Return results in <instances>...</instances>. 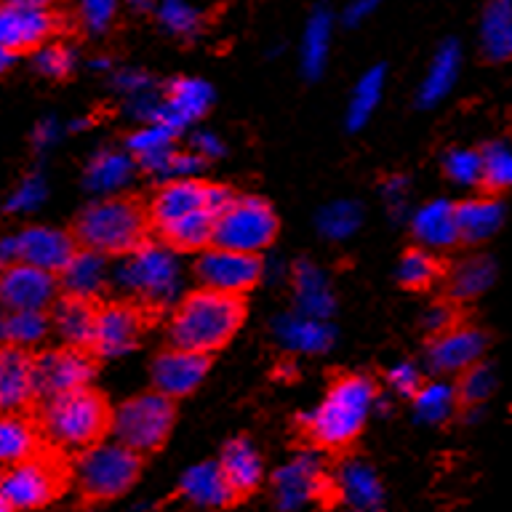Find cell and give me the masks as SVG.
Instances as JSON below:
<instances>
[{"label":"cell","mask_w":512,"mask_h":512,"mask_svg":"<svg viewBox=\"0 0 512 512\" xmlns=\"http://www.w3.org/2000/svg\"><path fill=\"white\" fill-rule=\"evenodd\" d=\"M14 59H16V54H11V51H6V48H0V75H3V72H6L11 64H14Z\"/></svg>","instance_id":"6125c7cd"},{"label":"cell","mask_w":512,"mask_h":512,"mask_svg":"<svg viewBox=\"0 0 512 512\" xmlns=\"http://www.w3.org/2000/svg\"><path fill=\"white\" fill-rule=\"evenodd\" d=\"M208 366H211V360H208L206 352L171 344L152 363V384H155V390H160L168 398H184L203 384Z\"/></svg>","instance_id":"e0dca14e"},{"label":"cell","mask_w":512,"mask_h":512,"mask_svg":"<svg viewBox=\"0 0 512 512\" xmlns=\"http://www.w3.org/2000/svg\"><path fill=\"white\" fill-rule=\"evenodd\" d=\"M27 347L0 342V414H19L38 400Z\"/></svg>","instance_id":"ffe728a7"},{"label":"cell","mask_w":512,"mask_h":512,"mask_svg":"<svg viewBox=\"0 0 512 512\" xmlns=\"http://www.w3.org/2000/svg\"><path fill=\"white\" fill-rule=\"evenodd\" d=\"M64 30V16L48 6H3L0 3V48L30 54Z\"/></svg>","instance_id":"5bb4252c"},{"label":"cell","mask_w":512,"mask_h":512,"mask_svg":"<svg viewBox=\"0 0 512 512\" xmlns=\"http://www.w3.org/2000/svg\"><path fill=\"white\" fill-rule=\"evenodd\" d=\"M110 280V259L94 248H78L70 264L59 272V286L64 294L83 296V299H96Z\"/></svg>","instance_id":"484cf974"},{"label":"cell","mask_w":512,"mask_h":512,"mask_svg":"<svg viewBox=\"0 0 512 512\" xmlns=\"http://www.w3.org/2000/svg\"><path fill=\"white\" fill-rule=\"evenodd\" d=\"M144 318L142 312L126 302L107 304L96 312V331L91 352L96 358H123L142 339Z\"/></svg>","instance_id":"2e32d148"},{"label":"cell","mask_w":512,"mask_h":512,"mask_svg":"<svg viewBox=\"0 0 512 512\" xmlns=\"http://www.w3.org/2000/svg\"><path fill=\"white\" fill-rule=\"evenodd\" d=\"M411 232L430 251H448V248L459 246L462 235H459V222H456V203L438 198L416 208L414 219H411Z\"/></svg>","instance_id":"cb8c5ba5"},{"label":"cell","mask_w":512,"mask_h":512,"mask_svg":"<svg viewBox=\"0 0 512 512\" xmlns=\"http://www.w3.org/2000/svg\"><path fill=\"white\" fill-rule=\"evenodd\" d=\"M150 230V214L136 200L104 198L83 208L75 222V240L107 256H123L142 246Z\"/></svg>","instance_id":"8992f818"},{"label":"cell","mask_w":512,"mask_h":512,"mask_svg":"<svg viewBox=\"0 0 512 512\" xmlns=\"http://www.w3.org/2000/svg\"><path fill=\"white\" fill-rule=\"evenodd\" d=\"M70 483L72 467H64L54 454L38 451L3 470L0 494L11 510H38L59 499Z\"/></svg>","instance_id":"ba28073f"},{"label":"cell","mask_w":512,"mask_h":512,"mask_svg":"<svg viewBox=\"0 0 512 512\" xmlns=\"http://www.w3.org/2000/svg\"><path fill=\"white\" fill-rule=\"evenodd\" d=\"M246 320V304L238 294L198 288L179 302L168 323V339L176 347L195 352L222 350Z\"/></svg>","instance_id":"7a4b0ae2"},{"label":"cell","mask_w":512,"mask_h":512,"mask_svg":"<svg viewBox=\"0 0 512 512\" xmlns=\"http://www.w3.org/2000/svg\"><path fill=\"white\" fill-rule=\"evenodd\" d=\"M504 219H507V208L494 192L464 200L456 206L459 235H462V243H470V246H478V243L494 238L496 232L502 230Z\"/></svg>","instance_id":"83f0119b"},{"label":"cell","mask_w":512,"mask_h":512,"mask_svg":"<svg viewBox=\"0 0 512 512\" xmlns=\"http://www.w3.org/2000/svg\"><path fill=\"white\" fill-rule=\"evenodd\" d=\"M56 136H59V123L54 118H48L43 123H38L35 134H32V142H35L38 150H46V147H51L56 142Z\"/></svg>","instance_id":"6f0895ef"},{"label":"cell","mask_w":512,"mask_h":512,"mask_svg":"<svg viewBox=\"0 0 512 512\" xmlns=\"http://www.w3.org/2000/svg\"><path fill=\"white\" fill-rule=\"evenodd\" d=\"M190 147L198 155H203L206 160H214V158H222L224 155V144L222 139L216 134H211V131H195L190 139Z\"/></svg>","instance_id":"11a10c76"},{"label":"cell","mask_w":512,"mask_h":512,"mask_svg":"<svg viewBox=\"0 0 512 512\" xmlns=\"http://www.w3.org/2000/svg\"><path fill=\"white\" fill-rule=\"evenodd\" d=\"M35 371V392L38 398H54L62 392L80 390L94 382L96 358L83 347L64 344L62 350H48L35 355L32 360Z\"/></svg>","instance_id":"4fadbf2b"},{"label":"cell","mask_w":512,"mask_h":512,"mask_svg":"<svg viewBox=\"0 0 512 512\" xmlns=\"http://www.w3.org/2000/svg\"><path fill=\"white\" fill-rule=\"evenodd\" d=\"M195 275L200 286L243 296L264 278V259L259 254H246L211 243V248L198 256Z\"/></svg>","instance_id":"7c38bea8"},{"label":"cell","mask_w":512,"mask_h":512,"mask_svg":"<svg viewBox=\"0 0 512 512\" xmlns=\"http://www.w3.org/2000/svg\"><path fill=\"white\" fill-rule=\"evenodd\" d=\"M75 251H78V240L72 232L43 227V224H32L16 232V262L35 264L54 275H59L70 264Z\"/></svg>","instance_id":"d6986e66"},{"label":"cell","mask_w":512,"mask_h":512,"mask_svg":"<svg viewBox=\"0 0 512 512\" xmlns=\"http://www.w3.org/2000/svg\"><path fill=\"white\" fill-rule=\"evenodd\" d=\"M142 472V454L128 448L120 440L94 443L83 448L72 464V486L78 491L80 502L99 504L118 499L131 491Z\"/></svg>","instance_id":"5b68a950"},{"label":"cell","mask_w":512,"mask_h":512,"mask_svg":"<svg viewBox=\"0 0 512 512\" xmlns=\"http://www.w3.org/2000/svg\"><path fill=\"white\" fill-rule=\"evenodd\" d=\"M3 6H48L51 0H0Z\"/></svg>","instance_id":"94428289"},{"label":"cell","mask_w":512,"mask_h":512,"mask_svg":"<svg viewBox=\"0 0 512 512\" xmlns=\"http://www.w3.org/2000/svg\"><path fill=\"white\" fill-rule=\"evenodd\" d=\"M360 222H363V211L355 200H336L320 211L315 224L326 240H347L358 232Z\"/></svg>","instance_id":"60d3db41"},{"label":"cell","mask_w":512,"mask_h":512,"mask_svg":"<svg viewBox=\"0 0 512 512\" xmlns=\"http://www.w3.org/2000/svg\"><path fill=\"white\" fill-rule=\"evenodd\" d=\"M112 286L128 299L147 304L174 302L182 291V264L168 243H142L120 256L112 270Z\"/></svg>","instance_id":"52a82bcc"},{"label":"cell","mask_w":512,"mask_h":512,"mask_svg":"<svg viewBox=\"0 0 512 512\" xmlns=\"http://www.w3.org/2000/svg\"><path fill=\"white\" fill-rule=\"evenodd\" d=\"M128 3H131V8L139 11V14H150L152 8H155V0H128Z\"/></svg>","instance_id":"91938a15"},{"label":"cell","mask_w":512,"mask_h":512,"mask_svg":"<svg viewBox=\"0 0 512 512\" xmlns=\"http://www.w3.org/2000/svg\"><path fill=\"white\" fill-rule=\"evenodd\" d=\"M43 435H40L38 422H32L19 414H0V467L22 462L27 456L43 451Z\"/></svg>","instance_id":"d6a6232c"},{"label":"cell","mask_w":512,"mask_h":512,"mask_svg":"<svg viewBox=\"0 0 512 512\" xmlns=\"http://www.w3.org/2000/svg\"><path fill=\"white\" fill-rule=\"evenodd\" d=\"M174 139L176 131H171L168 126L152 120V123H144L139 131L126 139V150L131 152L139 163L142 171H147L150 176L166 182L168 179V168H171V160H174Z\"/></svg>","instance_id":"603a6c76"},{"label":"cell","mask_w":512,"mask_h":512,"mask_svg":"<svg viewBox=\"0 0 512 512\" xmlns=\"http://www.w3.org/2000/svg\"><path fill=\"white\" fill-rule=\"evenodd\" d=\"M3 470H6V467H0V478H3Z\"/></svg>","instance_id":"03108f58"},{"label":"cell","mask_w":512,"mask_h":512,"mask_svg":"<svg viewBox=\"0 0 512 512\" xmlns=\"http://www.w3.org/2000/svg\"><path fill=\"white\" fill-rule=\"evenodd\" d=\"M235 192L200 179H168L150 203V224L176 251H198L214 243L216 216Z\"/></svg>","instance_id":"6da1fadb"},{"label":"cell","mask_w":512,"mask_h":512,"mask_svg":"<svg viewBox=\"0 0 512 512\" xmlns=\"http://www.w3.org/2000/svg\"><path fill=\"white\" fill-rule=\"evenodd\" d=\"M496 382H499L496 368L486 360H478L475 366L462 371L459 384H456L462 406H483V403H488V398L496 392Z\"/></svg>","instance_id":"7bdbcfd3"},{"label":"cell","mask_w":512,"mask_h":512,"mask_svg":"<svg viewBox=\"0 0 512 512\" xmlns=\"http://www.w3.org/2000/svg\"><path fill=\"white\" fill-rule=\"evenodd\" d=\"M459 70H462V48L456 40H446L438 48V54L432 59L430 70L419 86V96H416L419 107H435L438 102H443L454 91Z\"/></svg>","instance_id":"1f68e13d"},{"label":"cell","mask_w":512,"mask_h":512,"mask_svg":"<svg viewBox=\"0 0 512 512\" xmlns=\"http://www.w3.org/2000/svg\"><path fill=\"white\" fill-rule=\"evenodd\" d=\"M211 99H214V91H211L206 80L176 78L166 88V96L160 99L155 120L176 131V134H182L190 123L206 115L208 107H211Z\"/></svg>","instance_id":"44dd1931"},{"label":"cell","mask_w":512,"mask_h":512,"mask_svg":"<svg viewBox=\"0 0 512 512\" xmlns=\"http://www.w3.org/2000/svg\"><path fill=\"white\" fill-rule=\"evenodd\" d=\"M6 318L8 310L6 307H0V342H6Z\"/></svg>","instance_id":"be15d7a7"},{"label":"cell","mask_w":512,"mask_h":512,"mask_svg":"<svg viewBox=\"0 0 512 512\" xmlns=\"http://www.w3.org/2000/svg\"><path fill=\"white\" fill-rule=\"evenodd\" d=\"M496 262L488 254H472L456 264L448 275V296L456 302L478 299L494 286Z\"/></svg>","instance_id":"e575fe53"},{"label":"cell","mask_w":512,"mask_h":512,"mask_svg":"<svg viewBox=\"0 0 512 512\" xmlns=\"http://www.w3.org/2000/svg\"><path fill=\"white\" fill-rule=\"evenodd\" d=\"M440 278V264L432 256L430 248H408L406 254L400 256L398 264V280L400 286L411 288V291H422L430 288Z\"/></svg>","instance_id":"b9f144b4"},{"label":"cell","mask_w":512,"mask_h":512,"mask_svg":"<svg viewBox=\"0 0 512 512\" xmlns=\"http://www.w3.org/2000/svg\"><path fill=\"white\" fill-rule=\"evenodd\" d=\"M112 411L99 392L80 387L46 398L38 414L40 435L56 451H83L110 430Z\"/></svg>","instance_id":"277c9868"},{"label":"cell","mask_w":512,"mask_h":512,"mask_svg":"<svg viewBox=\"0 0 512 512\" xmlns=\"http://www.w3.org/2000/svg\"><path fill=\"white\" fill-rule=\"evenodd\" d=\"M179 494L190 504H195V507H208V510L238 502L219 462H200L190 467L182 475Z\"/></svg>","instance_id":"f1b7e54d"},{"label":"cell","mask_w":512,"mask_h":512,"mask_svg":"<svg viewBox=\"0 0 512 512\" xmlns=\"http://www.w3.org/2000/svg\"><path fill=\"white\" fill-rule=\"evenodd\" d=\"M483 187L488 192L512 190V142L510 139H494L483 147Z\"/></svg>","instance_id":"ab89813d"},{"label":"cell","mask_w":512,"mask_h":512,"mask_svg":"<svg viewBox=\"0 0 512 512\" xmlns=\"http://www.w3.org/2000/svg\"><path fill=\"white\" fill-rule=\"evenodd\" d=\"M384 91V67L382 64H376L371 70H366L360 75L358 86L352 91L350 107H347V128L350 131H360V128H366V123L374 115L376 104L382 99Z\"/></svg>","instance_id":"f35d334b"},{"label":"cell","mask_w":512,"mask_h":512,"mask_svg":"<svg viewBox=\"0 0 512 512\" xmlns=\"http://www.w3.org/2000/svg\"><path fill=\"white\" fill-rule=\"evenodd\" d=\"M118 0H78V19L88 32L102 35L112 27Z\"/></svg>","instance_id":"681fc988"},{"label":"cell","mask_w":512,"mask_h":512,"mask_svg":"<svg viewBox=\"0 0 512 512\" xmlns=\"http://www.w3.org/2000/svg\"><path fill=\"white\" fill-rule=\"evenodd\" d=\"M275 342L296 355H323L334 347L336 331L323 318H312L296 310L294 315H283L272 323Z\"/></svg>","instance_id":"7402d4cb"},{"label":"cell","mask_w":512,"mask_h":512,"mask_svg":"<svg viewBox=\"0 0 512 512\" xmlns=\"http://www.w3.org/2000/svg\"><path fill=\"white\" fill-rule=\"evenodd\" d=\"M291 283H294L296 310L312 318L328 320L336 312V294L331 280L318 264L302 259L291 267Z\"/></svg>","instance_id":"4316f807"},{"label":"cell","mask_w":512,"mask_h":512,"mask_svg":"<svg viewBox=\"0 0 512 512\" xmlns=\"http://www.w3.org/2000/svg\"><path fill=\"white\" fill-rule=\"evenodd\" d=\"M451 326H456V312L448 307V304H435L430 307V312L424 315V328L430 331L432 336L443 334Z\"/></svg>","instance_id":"f5cc1de1"},{"label":"cell","mask_w":512,"mask_h":512,"mask_svg":"<svg viewBox=\"0 0 512 512\" xmlns=\"http://www.w3.org/2000/svg\"><path fill=\"white\" fill-rule=\"evenodd\" d=\"M443 171L459 187H478L483 184V152L470 147L448 150L443 158Z\"/></svg>","instance_id":"f6af8a7d"},{"label":"cell","mask_w":512,"mask_h":512,"mask_svg":"<svg viewBox=\"0 0 512 512\" xmlns=\"http://www.w3.org/2000/svg\"><path fill=\"white\" fill-rule=\"evenodd\" d=\"M278 235V216L267 200L256 195H235L219 211L214 227V246L235 248L246 254H262Z\"/></svg>","instance_id":"30bf717a"},{"label":"cell","mask_w":512,"mask_h":512,"mask_svg":"<svg viewBox=\"0 0 512 512\" xmlns=\"http://www.w3.org/2000/svg\"><path fill=\"white\" fill-rule=\"evenodd\" d=\"M222 464L227 483H230L235 499H246L262 486L264 478V462L256 446L248 438H235L230 440L222 451Z\"/></svg>","instance_id":"4dcf8cb0"},{"label":"cell","mask_w":512,"mask_h":512,"mask_svg":"<svg viewBox=\"0 0 512 512\" xmlns=\"http://www.w3.org/2000/svg\"><path fill=\"white\" fill-rule=\"evenodd\" d=\"M512 0H488L480 22V46L491 62L510 59Z\"/></svg>","instance_id":"d590c367"},{"label":"cell","mask_w":512,"mask_h":512,"mask_svg":"<svg viewBox=\"0 0 512 512\" xmlns=\"http://www.w3.org/2000/svg\"><path fill=\"white\" fill-rule=\"evenodd\" d=\"M136 168H139V163H136V158L131 155V152H120V150L96 152L86 166V187L91 192L112 195V192L123 190V187L134 179Z\"/></svg>","instance_id":"836d02e7"},{"label":"cell","mask_w":512,"mask_h":512,"mask_svg":"<svg viewBox=\"0 0 512 512\" xmlns=\"http://www.w3.org/2000/svg\"><path fill=\"white\" fill-rule=\"evenodd\" d=\"M115 86L128 96L147 94V91L152 88V78L142 70H126V72H120L118 78H115Z\"/></svg>","instance_id":"db71d44e"},{"label":"cell","mask_w":512,"mask_h":512,"mask_svg":"<svg viewBox=\"0 0 512 512\" xmlns=\"http://www.w3.org/2000/svg\"><path fill=\"white\" fill-rule=\"evenodd\" d=\"M376 408V384L368 376H342L331 384L326 398L304 416V432L315 446L342 451L358 438Z\"/></svg>","instance_id":"3957f363"},{"label":"cell","mask_w":512,"mask_h":512,"mask_svg":"<svg viewBox=\"0 0 512 512\" xmlns=\"http://www.w3.org/2000/svg\"><path fill=\"white\" fill-rule=\"evenodd\" d=\"M8 510H11V507H8V502L3 499V494H0V512H8Z\"/></svg>","instance_id":"e7e4bbea"},{"label":"cell","mask_w":512,"mask_h":512,"mask_svg":"<svg viewBox=\"0 0 512 512\" xmlns=\"http://www.w3.org/2000/svg\"><path fill=\"white\" fill-rule=\"evenodd\" d=\"M174 422V398H168L160 390H152L120 403L112 411L110 432L112 438L126 443L139 454H152L166 443L174 430Z\"/></svg>","instance_id":"9c48e42d"},{"label":"cell","mask_w":512,"mask_h":512,"mask_svg":"<svg viewBox=\"0 0 512 512\" xmlns=\"http://www.w3.org/2000/svg\"><path fill=\"white\" fill-rule=\"evenodd\" d=\"M376 3H379V0H352L350 6H347V11H344V22L350 24V27L366 22V16L374 11Z\"/></svg>","instance_id":"680465c9"},{"label":"cell","mask_w":512,"mask_h":512,"mask_svg":"<svg viewBox=\"0 0 512 512\" xmlns=\"http://www.w3.org/2000/svg\"><path fill=\"white\" fill-rule=\"evenodd\" d=\"M96 312H99V307L94 304V299L64 294L62 299H56L51 304V326H54V331L64 344L91 350L96 331Z\"/></svg>","instance_id":"d4e9b609"},{"label":"cell","mask_w":512,"mask_h":512,"mask_svg":"<svg viewBox=\"0 0 512 512\" xmlns=\"http://www.w3.org/2000/svg\"><path fill=\"white\" fill-rule=\"evenodd\" d=\"M158 19L171 35H179V38H190L200 30V14L182 0H166L158 8Z\"/></svg>","instance_id":"bcb514c9"},{"label":"cell","mask_w":512,"mask_h":512,"mask_svg":"<svg viewBox=\"0 0 512 512\" xmlns=\"http://www.w3.org/2000/svg\"><path fill=\"white\" fill-rule=\"evenodd\" d=\"M35 67L43 72L46 78H67L75 67V54L62 43H51V46H40L35 51Z\"/></svg>","instance_id":"7dc6e473"},{"label":"cell","mask_w":512,"mask_h":512,"mask_svg":"<svg viewBox=\"0 0 512 512\" xmlns=\"http://www.w3.org/2000/svg\"><path fill=\"white\" fill-rule=\"evenodd\" d=\"M59 275L35 264L14 262L0 270V307L14 310H51L59 299Z\"/></svg>","instance_id":"9a60e30c"},{"label":"cell","mask_w":512,"mask_h":512,"mask_svg":"<svg viewBox=\"0 0 512 512\" xmlns=\"http://www.w3.org/2000/svg\"><path fill=\"white\" fill-rule=\"evenodd\" d=\"M43 200H46V182L38 174L24 176L19 187L11 192V198L6 200V211L8 214H27V211H35Z\"/></svg>","instance_id":"c3c4849f"},{"label":"cell","mask_w":512,"mask_h":512,"mask_svg":"<svg viewBox=\"0 0 512 512\" xmlns=\"http://www.w3.org/2000/svg\"><path fill=\"white\" fill-rule=\"evenodd\" d=\"M387 384L392 392H398L403 398H414L422 387V374L414 363H398L387 371Z\"/></svg>","instance_id":"f907efd6"},{"label":"cell","mask_w":512,"mask_h":512,"mask_svg":"<svg viewBox=\"0 0 512 512\" xmlns=\"http://www.w3.org/2000/svg\"><path fill=\"white\" fill-rule=\"evenodd\" d=\"M334 494V478H328L318 454H296L272 475V502L278 510H302Z\"/></svg>","instance_id":"8fae6325"},{"label":"cell","mask_w":512,"mask_h":512,"mask_svg":"<svg viewBox=\"0 0 512 512\" xmlns=\"http://www.w3.org/2000/svg\"><path fill=\"white\" fill-rule=\"evenodd\" d=\"M334 494L355 510H379L384 502V488L376 472L360 459H347L334 475Z\"/></svg>","instance_id":"f546056e"},{"label":"cell","mask_w":512,"mask_h":512,"mask_svg":"<svg viewBox=\"0 0 512 512\" xmlns=\"http://www.w3.org/2000/svg\"><path fill=\"white\" fill-rule=\"evenodd\" d=\"M203 168H206V158L203 155H198L195 150H176L174 160H171V168H168V179H198Z\"/></svg>","instance_id":"816d5d0a"},{"label":"cell","mask_w":512,"mask_h":512,"mask_svg":"<svg viewBox=\"0 0 512 512\" xmlns=\"http://www.w3.org/2000/svg\"><path fill=\"white\" fill-rule=\"evenodd\" d=\"M51 328V315L46 310H14L6 318V342L19 347L38 344Z\"/></svg>","instance_id":"ee69618b"},{"label":"cell","mask_w":512,"mask_h":512,"mask_svg":"<svg viewBox=\"0 0 512 512\" xmlns=\"http://www.w3.org/2000/svg\"><path fill=\"white\" fill-rule=\"evenodd\" d=\"M488 350V334L480 331L478 326H462L456 323L443 334L432 336L430 352V368L435 374H462L478 360H483Z\"/></svg>","instance_id":"ac0fdd59"},{"label":"cell","mask_w":512,"mask_h":512,"mask_svg":"<svg viewBox=\"0 0 512 512\" xmlns=\"http://www.w3.org/2000/svg\"><path fill=\"white\" fill-rule=\"evenodd\" d=\"M328 48H331V14L318 8L307 22L302 40V72L304 78L318 80L326 70Z\"/></svg>","instance_id":"74e56055"},{"label":"cell","mask_w":512,"mask_h":512,"mask_svg":"<svg viewBox=\"0 0 512 512\" xmlns=\"http://www.w3.org/2000/svg\"><path fill=\"white\" fill-rule=\"evenodd\" d=\"M459 406V390L448 382L422 384L414 395V416L422 424H446Z\"/></svg>","instance_id":"8d00e7d4"},{"label":"cell","mask_w":512,"mask_h":512,"mask_svg":"<svg viewBox=\"0 0 512 512\" xmlns=\"http://www.w3.org/2000/svg\"><path fill=\"white\" fill-rule=\"evenodd\" d=\"M406 192H408V179L406 176H390L384 182V200L392 208V214L398 216L406 208Z\"/></svg>","instance_id":"9f6ffc18"}]
</instances>
